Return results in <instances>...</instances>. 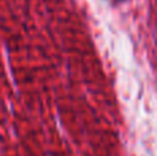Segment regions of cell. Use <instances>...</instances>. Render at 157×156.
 Returning a JSON list of instances; mask_svg holds the SVG:
<instances>
[{
	"instance_id": "6da1fadb",
	"label": "cell",
	"mask_w": 157,
	"mask_h": 156,
	"mask_svg": "<svg viewBox=\"0 0 157 156\" xmlns=\"http://www.w3.org/2000/svg\"><path fill=\"white\" fill-rule=\"evenodd\" d=\"M116 2H124V0H116Z\"/></svg>"
}]
</instances>
